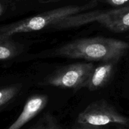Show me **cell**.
I'll return each instance as SVG.
<instances>
[{"instance_id": "obj_2", "label": "cell", "mask_w": 129, "mask_h": 129, "mask_svg": "<svg viewBox=\"0 0 129 129\" xmlns=\"http://www.w3.org/2000/svg\"><path fill=\"white\" fill-rule=\"evenodd\" d=\"M96 0H89L81 5H68L52 9L0 27V38L12 37L21 33L39 31L52 25L63 18L84 11H89L98 6Z\"/></svg>"}, {"instance_id": "obj_4", "label": "cell", "mask_w": 129, "mask_h": 129, "mask_svg": "<svg viewBox=\"0 0 129 129\" xmlns=\"http://www.w3.org/2000/svg\"><path fill=\"white\" fill-rule=\"evenodd\" d=\"M94 66L93 63L84 62L62 66L48 75L39 83L40 85L79 91L85 88Z\"/></svg>"}, {"instance_id": "obj_1", "label": "cell", "mask_w": 129, "mask_h": 129, "mask_svg": "<svg viewBox=\"0 0 129 129\" xmlns=\"http://www.w3.org/2000/svg\"><path fill=\"white\" fill-rule=\"evenodd\" d=\"M128 47L127 42L115 38H81L71 40L57 48L51 56L89 61H120L127 54Z\"/></svg>"}, {"instance_id": "obj_11", "label": "cell", "mask_w": 129, "mask_h": 129, "mask_svg": "<svg viewBox=\"0 0 129 129\" xmlns=\"http://www.w3.org/2000/svg\"><path fill=\"white\" fill-rule=\"evenodd\" d=\"M98 2H102L114 8H120L128 6V0H96Z\"/></svg>"}, {"instance_id": "obj_12", "label": "cell", "mask_w": 129, "mask_h": 129, "mask_svg": "<svg viewBox=\"0 0 129 129\" xmlns=\"http://www.w3.org/2000/svg\"><path fill=\"white\" fill-rule=\"evenodd\" d=\"M73 129H103V128L102 126H95V125L79 123L76 122V124L73 126Z\"/></svg>"}, {"instance_id": "obj_6", "label": "cell", "mask_w": 129, "mask_h": 129, "mask_svg": "<svg viewBox=\"0 0 129 129\" xmlns=\"http://www.w3.org/2000/svg\"><path fill=\"white\" fill-rule=\"evenodd\" d=\"M48 101V97L45 94H37L29 97L20 115L5 129H21L45 108Z\"/></svg>"}, {"instance_id": "obj_5", "label": "cell", "mask_w": 129, "mask_h": 129, "mask_svg": "<svg viewBox=\"0 0 129 129\" xmlns=\"http://www.w3.org/2000/svg\"><path fill=\"white\" fill-rule=\"evenodd\" d=\"M76 122L95 126L108 124L128 125V118L118 111L112 104L105 99L93 101L78 115Z\"/></svg>"}, {"instance_id": "obj_7", "label": "cell", "mask_w": 129, "mask_h": 129, "mask_svg": "<svg viewBox=\"0 0 129 129\" xmlns=\"http://www.w3.org/2000/svg\"><path fill=\"white\" fill-rule=\"evenodd\" d=\"M120 61L110 60L103 61L94 66L87 81L85 88L89 91H96L108 85L115 72Z\"/></svg>"}, {"instance_id": "obj_10", "label": "cell", "mask_w": 129, "mask_h": 129, "mask_svg": "<svg viewBox=\"0 0 129 129\" xmlns=\"http://www.w3.org/2000/svg\"><path fill=\"white\" fill-rule=\"evenodd\" d=\"M22 85L16 83L0 88V108L13 101L21 91Z\"/></svg>"}, {"instance_id": "obj_3", "label": "cell", "mask_w": 129, "mask_h": 129, "mask_svg": "<svg viewBox=\"0 0 129 129\" xmlns=\"http://www.w3.org/2000/svg\"><path fill=\"white\" fill-rule=\"evenodd\" d=\"M97 22L110 31L124 33L129 29V6L79 13L59 20L50 29L66 30Z\"/></svg>"}, {"instance_id": "obj_9", "label": "cell", "mask_w": 129, "mask_h": 129, "mask_svg": "<svg viewBox=\"0 0 129 129\" xmlns=\"http://www.w3.org/2000/svg\"><path fill=\"white\" fill-rule=\"evenodd\" d=\"M29 129H66L50 113H46Z\"/></svg>"}, {"instance_id": "obj_13", "label": "cell", "mask_w": 129, "mask_h": 129, "mask_svg": "<svg viewBox=\"0 0 129 129\" xmlns=\"http://www.w3.org/2000/svg\"><path fill=\"white\" fill-rule=\"evenodd\" d=\"M6 4L4 3L3 1L0 0V16L3 15L5 11H6Z\"/></svg>"}, {"instance_id": "obj_8", "label": "cell", "mask_w": 129, "mask_h": 129, "mask_svg": "<svg viewBox=\"0 0 129 129\" xmlns=\"http://www.w3.org/2000/svg\"><path fill=\"white\" fill-rule=\"evenodd\" d=\"M21 49L12 37L0 38V61L13 59L21 53Z\"/></svg>"}, {"instance_id": "obj_15", "label": "cell", "mask_w": 129, "mask_h": 129, "mask_svg": "<svg viewBox=\"0 0 129 129\" xmlns=\"http://www.w3.org/2000/svg\"><path fill=\"white\" fill-rule=\"evenodd\" d=\"M118 129H128V128H118Z\"/></svg>"}, {"instance_id": "obj_14", "label": "cell", "mask_w": 129, "mask_h": 129, "mask_svg": "<svg viewBox=\"0 0 129 129\" xmlns=\"http://www.w3.org/2000/svg\"><path fill=\"white\" fill-rule=\"evenodd\" d=\"M39 1L40 3L47 4V3H50L57 2V1H61V0H39Z\"/></svg>"}]
</instances>
